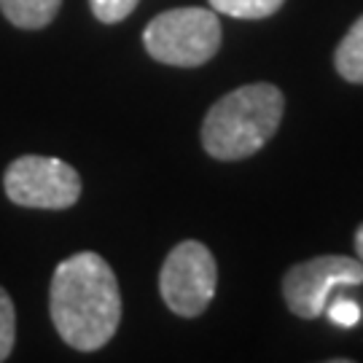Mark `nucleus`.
<instances>
[{"instance_id": "nucleus-1", "label": "nucleus", "mask_w": 363, "mask_h": 363, "mask_svg": "<svg viewBox=\"0 0 363 363\" xmlns=\"http://www.w3.org/2000/svg\"><path fill=\"white\" fill-rule=\"evenodd\" d=\"M49 312L57 334L70 347L81 352L105 347L121 320V291L108 261L91 250L60 261L52 277Z\"/></svg>"}, {"instance_id": "nucleus-2", "label": "nucleus", "mask_w": 363, "mask_h": 363, "mask_svg": "<svg viewBox=\"0 0 363 363\" xmlns=\"http://www.w3.org/2000/svg\"><path fill=\"white\" fill-rule=\"evenodd\" d=\"M283 118V91L272 84H247L223 94L202 121V145L213 159H247L269 143Z\"/></svg>"}, {"instance_id": "nucleus-3", "label": "nucleus", "mask_w": 363, "mask_h": 363, "mask_svg": "<svg viewBox=\"0 0 363 363\" xmlns=\"http://www.w3.org/2000/svg\"><path fill=\"white\" fill-rule=\"evenodd\" d=\"M145 52L156 62L199 67L210 62L220 46V19L213 9H169L154 16L143 30Z\"/></svg>"}, {"instance_id": "nucleus-4", "label": "nucleus", "mask_w": 363, "mask_h": 363, "mask_svg": "<svg viewBox=\"0 0 363 363\" xmlns=\"http://www.w3.org/2000/svg\"><path fill=\"white\" fill-rule=\"evenodd\" d=\"M216 259L196 240H186L172 247L159 274V291L164 304L181 318H196L208 310L216 296Z\"/></svg>"}, {"instance_id": "nucleus-5", "label": "nucleus", "mask_w": 363, "mask_h": 363, "mask_svg": "<svg viewBox=\"0 0 363 363\" xmlns=\"http://www.w3.org/2000/svg\"><path fill=\"white\" fill-rule=\"evenodd\" d=\"M6 194L19 208L65 210L81 196V178L62 159L54 156H19L6 169Z\"/></svg>"}, {"instance_id": "nucleus-6", "label": "nucleus", "mask_w": 363, "mask_h": 363, "mask_svg": "<svg viewBox=\"0 0 363 363\" xmlns=\"http://www.w3.org/2000/svg\"><path fill=\"white\" fill-rule=\"evenodd\" d=\"M363 283V261L347 256H318L291 267L283 277V296L288 310L312 320L325 312L331 294L339 288H355Z\"/></svg>"}, {"instance_id": "nucleus-7", "label": "nucleus", "mask_w": 363, "mask_h": 363, "mask_svg": "<svg viewBox=\"0 0 363 363\" xmlns=\"http://www.w3.org/2000/svg\"><path fill=\"white\" fill-rule=\"evenodd\" d=\"M62 0H0V11L22 30H40L52 22Z\"/></svg>"}, {"instance_id": "nucleus-8", "label": "nucleus", "mask_w": 363, "mask_h": 363, "mask_svg": "<svg viewBox=\"0 0 363 363\" xmlns=\"http://www.w3.org/2000/svg\"><path fill=\"white\" fill-rule=\"evenodd\" d=\"M337 73L350 84H363V16L347 30L334 54Z\"/></svg>"}, {"instance_id": "nucleus-9", "label": "nucleus", "mask_w": 363, "mask_h": 363, "mask_svg": "<svg viewBox=\"0 0 363 363\" xmlns=\"http://www.w3.org/2000/svg\"><path fill=\"white\" fill-rule=\"evenodd\" d=\"M210 9L234 19H264L272 16L286 0H208Z\"/></svg>"}, {"instance_id": "nucleus-10", "label": "nucleus", "mask_w": 363, "mask_h": 363, "mask_svg": "<svg viewBox=\"0 0 363 363\" xmlns=\"http://www.w3.org/2000/svg\"><path fill=\"white\" fill-rule=\"evenodd\" d=\"M13 339H16V312H13L11 296L0 288V361L11 355Z\"/></svg>"}, {"instance_id": "nucleus-11", "label": "nucleus", "mask_w": 363, "mask_h": 363, "mask_svg": "<svg viewBox=\"0 0 363 363\" xmlns=\"http://www.w3.org/2000/svg\"><path fill=\"white\" fill-rule=\"evenodd\" d=\"M140 0H89L91 6V13L105 22V25H116L121 19H127L132 11H135V6H138Z\"/></svg>"}, {"instance_id": "nucleus-12", "label": "nucleus", "mask_w": 363, "mask_h": 363, "mask_svg": "<svg viewBox=\"0 0 363 363\" xmlns=\"http://www.w3.org/2000/svg\"><path fill=\"white\" fill-rule=\"evenodd\" d=\"M325 312H328V318L337 325H342V328H352V325L361 320V307H358V301H352V298H347V296H334V294H331L328 304H325Z\"/></svg>"}, {"instance_id": "nucleus-13", "label": "nucleus", "mask_w": 363, "mask_h": 363, "mask_svg": "<svg viewBox=\"0 0 363 363\" xmlns=\"http://www.w3.org/2000/svg\"><path fill=\"white\" fill-rule=\"evenodd\" d=\"M355 253H358V261H363V223L355 232Z\"/></svg>"}]
</instances>
